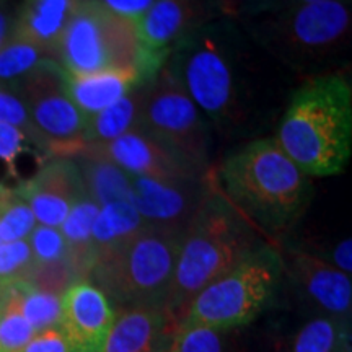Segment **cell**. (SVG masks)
<instances>
[{"mask_svg":"<svg viewBox=\"0 0 352 352\" xmlns=\"http://www.w3.org/2000/svg\"><path fill=\"white\" fill-rule=\"evenodd\" d=\"M165 67L201 109L217 140L232 147L272 135L298 85L230 15L176 43Z\"/></svg>","mask_w":352,"mask_h":352,"instance_id":"cell-1","label":"cell"},{"mask_svg":"<svg viewBox=\"0 0 352 352\" xmlns=\"http://www.w3.org/2000/svg\"><path fill=\"white\" fill-rule=\"evenodd\" d=\"M215 186L266 236L289 232L314 199V182L271 138L233 145L214 166Z\"/></svg>","mask_w":352,"mask_h":352,"instance_id":"cell-2","label":"cell"},{"mask_svg":"<svg viewBox=\"0 0 352 352\" xmlns=\"http://www.w3.org/2000/svg\"><path fill=\"white\" fill-rule=\"evenodd\" d=\"M271 138L310 178L341 175L352 153L349 70L298 83Z\"/></svg>","mask_w":352,"mask_h":352,"instance_id":"cell-3","label":"cell"},{"mask_svg":"<svg viewBox=\"0 0 352 352\" xmlns=\"http://www.w3.org/2000/svg\"><path fill=\"white\" fill-rule=\"evenodd\" d=\"M236 20L298 83L349 70L352 0H320Z\"/></svg>","mask_w":352,"mask_h":352,"instance_id":"cell-4","label":"cell"},{"mask_svg":"<svg viewBox=\"0 0 352 352\" xmlns=\"http://www.w3.org/2000/svg\"><path fill=\"white\" fill-rule=\"evenodd\" d=\"M264 243L263 233L233 208L214 182L208 197L184 230L166 296L165 310L176 327L202 289Z\"/></svg>","mask_w":352,"mask_h":352,"instance_id":"cell-5","label":"cell"},{"mask_svg":"<svg viewBox=\"0 0 352 352\" xmlns=\"http://www.w3.org/2000/svg\"><path fill=\"white\" fill-rule=\"evenodd\" d=\"M183 235L145 226L127 243L96 259L88 277L121 310L165 308Z\"/></svg>","mask_w":352,"mask_h":352,"instance_id":"cell-6","label":"cell"},{"mask_svg":"<svg viewBox=\"0 0 352 352\" xmlns=\"http://www.w3.org/2000/svg\"><path fill=\"white\" fill-rule=\"evenodd\" d=\"M54 60L69 74L138 70L145 80L165 65L145 54L134 21L101 0H80L57 44Z\"/></svg>","mask_w":352,"mask_h":352,"instance_id":"cell-7","label":"cell"},{"mask_svg":"<svg viewBox=\"0 0 352 352\" xmlns=\"http://www.w3.org/2000/svg\"><path fill=\"white\" fill-rule=\"evenodd\" d=\"M284 276L283 254L264 243L202 289L176 329L208 327L233 331L245 327L274 300Z\"/></svg>","mask_w":352,"mask_h":352,"instance_id":"cell-8","label":"cell"},{"mask_svg":"<svg viewBox=\"0 0 352 352\" xmlns=\"http://www.w3.org/2000/svg\"><path fill=\"white\" fill-rule=\"evenodd\" d=\"M142 129L199 173L214 170L217 138L212 126L165 65L145 83Z\"/></svg>","mask_w":352,"mask_h":352,"instance_id":"cell-9","label":"cell"},{"mask_svg":"<svg viewBox=\"0 0 352 352\" xmlns=\"http://www.w3.org/2000/svg\"><path fill=\"white\" fill-rule=\"evenodd\" d=\"M23 101L39 142L51 157H74L85 147L87 118L65 91L64 70L47 57L12 88Z\"/></svg>","mask_w":352,"mask_h":352,"instance_id":"cell-10","label":"cell"},{"mask_svg":"<svg viewBox=\"0 0 352 352\" xmlns=\"http://www.w3.org/2000/svg\"><path fill=\"white\" fill-rule=\"evenodd\" d=\"M131 186L132 206L145 226L184 232L214 186V170L201 178L131 176Z\"/></svg>","mask_w":352,"mask_h":352,"instance_id":"cell-11","label":"cell"},{"mask_svg":"<svg viewBox=\"0 0 352 352\" xmlns=\"http://www.w3.org/2000/svg\"><path fill=\"white\" fill-rule=\"evenodd\" d=\"M223 15L222 0H155L135 26L145 54L166 63L176 43Z\"/></svg>","mask_w":352,"mask_h":352,"instance_id":"cell-12","label":"cell"},{"mask_svg":"<svg viewBox=\"0 0 352 352\" xmlns=\"http://www.w3.org/2000/svg\"><path fill=\"white\" fill-rule=\"evenodd\" d=\"M284 272L289 274L300 296L321 315L351 333L352 283L351 276L307 252H289Z\"/></svg>","mask_w":352,"mask_h":352,"instance_id":"cell-13","label":"cell"},{"mask_svg":"<svg viewBox=\"0 0 352 352\" xmlns=\"http://www.w3.org/2000/svg\"><path fill=\"white\" fill-rule=\"evenodd\" d=\"M82 151L107 158L131 176L160 179L208 176L192 168V165L188 164L182 155H178L160 140L145 132L142 127L127 132L111 142L85 145Z\"/></svg>","mask_w":352,"mask_h":352,"instance_id":"cell-14","label":"cell"},{"mask_svg":"<svg viewBox=\"0 0 352 352\" xmlns=\"http://www.w3.org/2000/svg\"><path fill=\"white\" fill-rule=\"evenodd\" d=\"M15 189L32 208L39 226L59 228L78 197L85 195L82 176L70 157L47 158Z\"/></svg>","mask_w":352,"mask_h":352,"instance_id":"cell-15","label":"cell"},{"mask_svg":"<svg viewBox=\"0 0 352 352\" xmlns=\"http://www.w3.org/2000/svg\"><path fill=\"white\" fill-rule=\"evenodd\" d=\"M114 320L116 308L91 280H77L64 290L59 328L78 352H101Z\"/></svg>","mask_w":352,"mask_h":352,"instance_id":"cell-16","label":"cell"},{"mask_svg":"<svg viewBox=\"0 0 352 352\" xmlns=\"http://www.w3.org/2000/svg\"><path fill=\"white\" fill-rule=\"evenodd\" d=\"M176 323L162 307H140L116 315L101 352H165Z\"/></svg>","mask_w":352,"mask_h":352,"instance_id":"cell-17","label":"cell"},{"mask_svg":"<svg viewBox=\"0 0 352 352\" xmlns=\"http://www.w3.org/2000/svg\"><path fill=\"white\" fill-rule=\"evenodd\" d=\"M80 0H20L12 36L32 43L51 59Z\"/></svg>","mask_w":352,"mask_h":352,"instance_id":"cell-18","label":"cell"},{"mask_svg":"<svg viewBox=\"0 0 352 352\" xmlns=\"http://www.w3.org/2000/svg\"><path fill=\"white\" fill-rule=\"evenodd\" d=\"M145 82L148 80L138 70H100L90 74H69L64 70L65 91L85 118L111 107Z\"/></svg>","mask_w":352,"mask_h":352,"instance_id":"cell-19","label":"cell"},{"mask_svg":"<svg viewBox=\"0 0 352 352\" xmlns=\"http://www.w3.org/2000/svg\"><path fill=\"white\" fill-rule=\"evenodd\" d=\"M70 158H74L80 171L85 195L100 208L116 201L132 202L131 176L120 166L85 151L77 152Z\"/></svg>","mask_w":352,"mask_h":352,"instance_id":"cell-20","label":"cell"},{"mask_svg":"<svg viewBox=\"0 0 352 352\" xmlns=\"http://www.w3.org/2000/svg\"><path fill=\"white\" fill-rule=\"evenodd\" d=\"M147 83V82H145ZM145 83L135 87L116 103L103 111L87 118L85 145L111 142L121 135L142 127Z\"/></svg>","mask_w":352,"mask_h":352,"instance_id":"cell-21","label":"cell"},{"mask_svg":"<svg viewBox=\"0 0 352 352\" xmlns=\"http://www.w3.org/2000/svg\"><path fill=\"white\" fill-rule=\"evenodd\" d=\"M98 210L100 206L87 195H83L76 201L63 226L59 227L67 245V259L78 280L90 276L95 263L91 230H94V222Z\"/></svg>","mask_w":352,"mask_h":352,"instance_id":"cell-22","label":"cell"},{"mask_svg":"<svg viewBox=\"0 0 352 352\" xmlns=\"http://www.w3.org/2000/svg\"><path fill=\"white\" fill-rule=\"evenodd\" d=\"M144 227V220L132 202L116 201L101 206L91 230L95 261L134 239Z\"/></svg>","mask_w":352,"mask_h":352,"instance_id":"cell-23","label":"cell"},{"mask_svg":"<svg viewBox=\"0 0 352 352\" xmlns=\"http://www.w3.org/2000/svg\"><path fill=\"white\" fill-rule=\"evenodd\" d=\"M21 314L32 324L34 333L59 327L60 297L50 290L39 289L28 280L13 285Z\"/></svg>","mask_w":352,"mask_h":352,"instance_id":"cell-24","label":"cell"},{"mask_svg":"<svg viewBox=\"0 0 352 352\" xmlns=\"http://www.w3.org/2000/svg\"><path fill=\"white\" fill-rule=\"evenodd\" d=\"M349 334L327 316H315L298 329L289 352H341Z\"/></svg>","mask_w":352,"mask_h":352,"instance_id":"cell-25","label":"cell"},{"mask_svg":"<svg viewBox=\"0 0 352 352\" xmlns=\"http://www.w3.org/2000/svg\"><path fill=\"white\" fill-rule=\"evenodd\" d=\"M47 56L32 43L10 38L0 47V83L16 87L30 76Z\"/></svg>","mask_w":352,"mask_h":352,"instance_id":"cell-26","label":"cell"},{"mask_svg":"<svg viewBox=\"0 0 352 352\" xmlns=\"http://www.w3.org/2000/svg\"><path fill=\"white\" fill-rule=\"evenodd\" d=\"M38 226L32 208L13 188L0 189V239L7 241L26 240Z\"/></svg>","mask_w":352,"mask_h":352,"instance_id":"cell-27","label":"cell"},{"mask_svg":"<svg viewBox=\"0 0 352 352\" xmlns=\"http://www.w3.org/2000/svg\"><path fill=\"white\" fill-rule=\"evenodd\" d=\"M34 334L21 314L13 289L0 292V352H21Z\"/></svg>","mask_w":352,"mask_h":352,"instance_id":"cell-28","label":"cell"},{"mask_svg":"<svg viewBox=\"0 0 352 352\" xmlns=\"http://www.w3.org/2000/svg\"><path fill=\"white\" fill-rule=\"evenodd\" d=\"M34 267L28 240L0 243V292L30 280Z\"/></svg>","mask_w":352,"mask_h":352,"instance_id":"cell-29","label":"cell"},{"mask_svg":"<svg viewBox=\"0 0 352 352\" xmlns=\"http://www.w3.org/2000/svg\"><path fill=\"white\" fill-rule=\"evenodd\" d=\"M34 267H50L67 263V245L59 228L38 226L33 228L28 239Z\"/></svg>","mask_w":352,"mask_h":352,"instance_id":"cell-30","label":"cell"},{"mask_svg":"<svg viewBox=\"0 0 352 352\" xmlns=\"http://www.w3.org/2000/svg\"><path fill=\"white\" fill-rule=\"evenodd\" d=\"M232 331L208 327L176 329L173 342L175 352H228V334Z\"/></svg>","mask_w":352,"mask_h":352,"instance_id":"cell-31","label":"cell"},{"mask_svg":"<svg viewBox=\"0 0 352 352\" xmlns=\"http://www.w3.org/2000/svg\"><path fill=\"white\" fill-rule=\"evenodd\" d=\"M0 122H7V124L19 127V129L23 131L33 142H36L39 147L47 153L44 145L39 142L36 134H34V129L32 122H30L23 101L20 100V96L16 95L12 88L2 85V83H0ZM47 155H50V153H47Z\"/></svg>","mask_w":352,"mask_h":352,"instance_id":"cell-32","label":"cell"},{"mask_svg":"<svg viewBox=\"0 0 352 352\" xmlns=\"http://www.w3.org/2000/svg\"><path fill=\"white\" fill-rule=\"evenodd\" d=\"M320 2V0H241V2L233 8V19H246V16L264 15V13L283 12L287 8H296L307 3Z\"/></svg>","mask_w":352,"mask_h":352,"instance_id":"cell-33","label":"cell"},{"mask_svg":"<svg viewBox=\"0 0 352 352\" xmlns=\"http://www.w3.org/2000/svg\"><path fill=\"white\" fill-rule=\"evenodd\" d=\"M21 352H78L59 327L44 329L33 336V340Z\"/></svg>","mask_w":352,"mask_h":352,"instance_id":"cell-34","label":"cell"},{"mask_svg":"<svg viewBox=\"0 0 352 352\" xmlns=\"http://www.w3.org/2000/svg\"><path fill=\"white\" fill-rule=\"evenodd\" d=\"M101 2L108 8H111L113 12H116L118 15L126 16V19L138 23L155 0H101Z\"/></svg>","mask_w":352,"mask_h":352,"instance_id":"cell-35","label":"cell"},{"mask_svg":"<svg viewBox=\"0 0 352 352\" xmlns=\"http://www.w3.org/2000/svg\"><path fill=\"white\" fill-rule=\"evenodd\" d=\"M323 261H327L328 264H331V266L336 267V270H340L342 272H346V274L351 276V271H352V240L347 236V239L341 240L340 243H338L331 252L328 253V258L323 259Z\"/></svg>","mask_w":352,"mask_h":352,"instance_id":"cell-36","label":"cell"},{"mask_svg":"<svg viewBox=\"0 0 352 352\" xmlns=\"http://www.w3.org/2000/svg\"><path fill=\"white\" fill-rule=\"evenodd\" d=\"M15 10L16 6H12V3H0V47H2L12 36Z\"/></svg>","mask_w":352,"mask_h":352,"instance_id":"cell-37","label":"cell"},{"mask_svg":"<svg viewBox=\"0 0 352 352\" xmlns=\"http://www.w3.org/2000/svg\"><path fill=\"white\" fill-rule=\"evenodd\" d=\"M240 2H241V0H222L223 7H226V12H227V15H232L233 8H235L236 6H239Z\"/></svg>","mask_w":352,"mask_h":352,"instance_id":"cell-38","label":"cell"},{"mask_svg":"<svg viewBox=\"0 0 352 352\" xmlns=\"http://www.w3.org/2000/svg\"><path fill=\"white\" fill-rule=\"evenodd\" d=\"M0 3H12V6H19L20 0H0Z\"/></svg>","mask_w":352,"mask_h":352,"instance_id":"cell-39","label":"cell"},{"mask_svg":"<svg viewBox=\"0 0 352 352\" xmlns=\"http://www.w3.org/2000/svg\"><path fill=\"white\" fill-rule=\"evenodd\" d=\"M165 352H175V351H173V347H171V346H170V347H168V349H166Z\"/></svg>","mask_w":352,"mask_h":352,"instance_id":"cell-40","label":"cell"},{"mask_svg":"<svg viewBox=\"0 0 352 352\" xmlns=\"http://www.w3.org/2000/svg\"><path fill=\"white\" fill-rule=\"evenodd\" d=\"M0 243H2V239H0Z\"/></svg>","mask_w":352,"mask_h":352,"instance_id":"cell-41","label":"cell"}]
</instances>
